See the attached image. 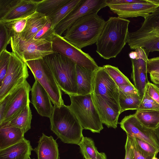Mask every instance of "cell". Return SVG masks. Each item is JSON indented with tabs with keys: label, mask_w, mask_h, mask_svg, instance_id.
<instances>
[{
	"label": "cell",
	"mask_w": 159,
	"mask_h": 159,
	"mask_svg": "<svg viewBox=\"0 0 159 159\" xmlns=\"http://www.w3.org/2000/svg\"><path fill=\"white\" fill-rule=\"evenodd\" d=\"M95 71L88 70L76 65L77 95L91 93Z\"/></svg>",
	"instance_id": "obj_22"
},
{
	"label": "cell",
	"mask_w": 159,
	"mask_h": 159,
	"mask_svg": "<svg viewBox=\"0 0 159 159\" xmlns=\"http://www.w3.org/2000/svg\"><path fill=\"white\" fill-rule=\"evenodd\" d=\"M146 0H106L107 6L136 3H145Z\"/></svg>",
	"instance_id": "obj_43"
},
{
	"label": "cell",
	"mask_w": 159,
	"mask_h": 159,
	"mask_svg": "<svg viewBox=\"0 0 159 159\" xmlns=\"http://www.w3.org/2000/svg\"><path fill=\"white\" fill-rule=\"evenodd\" d=\"M49 119L51 130L63 142L78 144L83 129L68 106L54 105Z\"/></svg>",
	"instance_id": "obj_3"
},
{
	"label": "cell",
	"mask_w": 159,
	"mask_h": 159,
	"mask_svg": "<svg viewBox=\"0 0 159 159\" xmlns=\"http://www.w3.org/2000/svg\"><path fill=\"white\" fill-rule=\"evenodd\" d=\"M10 44L12 52L25 63L54 53L51 42L44 39L26 40L20 35H14L10 37Z\"/></svg>",
	"instance_id": "obj_8"
},
{
	"label": "cell",
	"mask_w": 159,
	"mask_h": 159,
	"mask_svg": "<svg viewBox=\"0 0 159 159\" xmlns=\"http://www.w3.org/2000/svg\"><path fill=\"white\" fill-rule=\"evenodd\" d=\"M31 101L38 113L42 116L50 118L53 107L47 92L36 80L31 89Z\"/></svg>",
	"instance_id": "obj_17"
},
{
	"label": "cell",
	"mask_w": 159,
	"mask_h": 159,
	"mask_svg": "<svg viewBox=\"0 0 159 159\" xmlns=\"http://www.w3.org/2000/svg\"><path fill=\"white\" fill-rule=\"evenodd\" d=\"M147 73L159 74V57L148 59L147 65Z\"/></svg>",
	"instance_id": "obj_40"
},
{
	"label": "cell",
	"mask_w": 159,
	"mask_h": 159,
	"mask_svg": "<svg viewBox=\"0 0 159 159\" xmlns=\"http://www.w3.org/2000/svg\"><path fill=\"white\" fill-rule=\"evenodd\" d=\"M146 90L148 94L159 104V92L154 84L149 82L147 85Z\"/></svg>",
	"instance_id": "obj_41"
},
{
	"label": "cell",
	"mask_w": 159,
	"mask_h": 159,
	"mask_svg": "<svg viewBox=\"0 0 159 159\" xmlns=\"http://www.w3.org/2000/svg\"><path fill=\"white\" fill-rule=\"evenodd\" d=\"M119 92V104L120 114L125 111L138 109L142 100L139 95H127Z\"/></svg>",
	"instance_id": "obj_30"
},
{
	"label": "cell",
	"mask_w": 159,
	"mask_h": 159,
	"mask_svg": "<svg viewBox=\"0 0 159 159\" xmlns=\"http://www.w3.org/2000/svg\"><path fill=\"white\" fill-rule=\"evenodd\" d=\"M58 145L52 136H48L43 133L37 146L33 150L37 154V159H59Z\"/></svg>",
	"instance_id": "obj_19"
},
{
	"label": "cell",
	"mask_w": 159,
	"mask_h": 159,
	"mask_svg": "<svg viewBox=\"0 0 159 159\" xmlns=\"http://www.w3.org/2000/svg\"><path fill=\"white\" fill-rule=\"evenodd\" d=\"M119 124L127 135L148 143L157 149L159 152V143L152 130L142 124L134 114L125 116Z\"/></svg>",
	"instance_id": "obj_15"
},
{
	"label": "cell",
	"mask_w": 159,
	"mask_h": 159,
	"mask_svg": "<svg viewBox=\"0 0 159 159\" xmlns=\"http://www.w3.org/2000/svg\"><path fill=\"white\" fill-rule=\"evenodd\" d=\"M48 19L45 15L36 11L27 18L24 30L20 36L26 40L33 39L45 25Z\"/></svg>",
	"instance_id": "obj_24"
},
{
	"label": "cell",
	"mask_w": 159,
	"mask_h": 159,
	"mask_svg": "<svg viewBox=\"0 0 159 159\" xmlns=\"http://www.w3.org/2000/svg\"><path fill=\"white\" fill-rule=\"evenodd\" d=\"M31 89L26 80L0 101V128L5 126L30 104L29 93Z\"/></svg>",
	"instance_id": "obj_7"
},
{
	"label": "cell",
	"mask_w": 159,
	"mask_h": 159,
	"mask_svg": "<svg viewBox=\"0 0 159 159\" xmlns=\"http://www.w3.org/2000/svg\"><path fill=\"white\" fill-rule=\"evenodd\" d=\"M54 32V29L53 27L50 19L48 17L45 25L36 34L33 39H44L50 41V39Z\"/></svg>",
	"instance_id": "obj_33"
},
{
	"label": "cell",
	"mask_w": 159,
	"mask_h": 159,
	"mask_svg": "<svg viewBox=\"0 0 159 159\" xmlns=\"http://www.w3.org/2000/svg\"><path fill=\"white\" fill-rule=\"evenodd\" d=\"M157 86L159 87V85L156 84Z\"/></svg>",
	"instance_id": "obj_51"
},
{
	"label": "cell",
	"mask_w": 159,
	"mask_h": 159,
	"mask_svg": "<svg viewBox=\"0 0 159 159\" xmlns=\"http://www.w3.org/2000/svg\"><path fill=\"white\" fill-rule=\"evenodd\" d=\"M107 6L106 0H83L73 11L54 29L55 32L61 36L76 21L86 15L98 13Z\"/></svg>",
	"instance_id": "obj_13"
},
{
	"label": "cell",
	"mask_w": 159,
	"mask_h": 159,
	"mask_svg": "<svg viewBox=\"0 0 159 159\" xmlns=\"http://www.w3.org/2000/svg\"><path fill=\"white\" fill-rule=\"evenodd\" d=\"M150 110H159V104L148 94L145 90L142 101L136 111Z\"/></svg>",
	"instance_id": "obj_35"
},
{
	"label": "cell",
	"mask_w": 159,
	"mask_h": 159,
	"mask_svg": "<svg viewBox=\"0 0 159 159\" xmlns=\"http://www.w3.org/2000/svg\"><path fill=\"white\" fill-rule=\"evenodd\" d=\"M140 148L147 153L152 155H157L158 150L153 146L143 140L134 137Z\"/></svg>",
	"instance_id": "obj_39"
},
{
	"label": "cell",
	"mask_w": 159,
	"mask_h": 159,
	"mask_svg": "<svg viewBox=\"0 0 159 159\" xmlns=\"http://www.w3.org/2000/svg\"><path fill=\"white\" fill-rule=\"evenodd\" d=\"M106 21L98 13L84 16L66 31L64 39L80 49L96 43Z\"/></svg>",
	"instance_id": "obj_2"
},
{
	"label": "cell",
	"mask_w": 159,
	"mask_h": 159,
	"mask_svg": "<svg viewBox=\"0 0 159 159\" xmlns=\"http://www.w3.org/2000/svg\"><path fill=\"white\" fill-rule=\"evenodd\" d=\"M154 85L156 88L157 90L159 92V87L158 86H157L156 84H154Z\"/></svg>",
	"instance_id": "obj_49"
},
{
	"label": "cell",
	"mask_w": 159,
	"mask_h": 159,
	"mask_svg": "<svg viewBox=\"0 0 159 159\" xmlns=\"http://www.w3.org/2000/svg\"><path fill=\"white\" fill-rule=\"evenodd\" d=\"M26 63L35 80H37L47 92L53 104L58 106L64 105L61 90L51 70L42 59L29 61Z\"/></svg>",
	"instance_id": "obj_9"
},
{
	"label": "cell",
	"mask_w": 159,
	"mask_h": 159,
	"mask_svg": "<svg viewBox=\"0 0 159 159\" xmlns=\"http://www.w3.org/2000/svg\"><path fill=\"white\" fill-rule=\"evenodd\" d=\"M118 87L119 91L123 94L139 95L137 90L133 84L120 86Z\"/></svg>",
	"instance_id": "obj_42"
},
{
	"label": "cell",
	"mask_w": 159,
	"mask_h": 159,
	"mask_svg": "<svg viewBox=\"0 0 159 159\" xmlns=\"http://www.w3.org/2000/svg\"><path fill=\"white\" fill-rule=\"evenodd\" d=\"M78 145L85 159H107L106 154L98 152L93 140L89 138L83 136Z\"/></svg>",
	"instance_id": "obj_27"
},
{
	"label": "cell",
	"mask_w": 159,
	"mask_h": 159,
	"mask_svg": "<svg viewBox=\"0 0 159 159\" xmlns=\"http://www.w3.org/2000/svg\"><path fill=\"white\" fill-rule=\"evenodd\" d=\"M136 3L108 5L110 10L118 17L125 18L141 16L144 18L153 12L159 6L147 1Z\"/></svg>",
	"instance_id": "obj_16"
},
{
	"label": "cell",
	"mask_w": 159,
	"mask_h": 159,
	"mask_svg": "<svg viewBox=\"0 0 159 159\" xmlns=\"http://www.w3.org/2000/svg\"><path fill=\"white\" fill-rule=\"evenodd\" d=\"M127 43L132 50L141 47L159 52V7L144 18L139 29L129 32Z\"/></svg>",
	"instance_id": "obj_5"
},
{
	"label": "cell",
	"mask_w": 159,
	"mask_h": 159,
	"mask_svg": "<svg viewBox=\"0 0 159 159\" xmlns=\"http://www.w3.org/2000/svg\"><path fill=\"white\" fill-rule=\"evenodd\" d=\"M137 54L136 58L130 59L132 63L131 78L134 86L142 99L147 84L149 82L148 79L147 65L149 52L141 47L136 48Z\"/></svg>",
	"instance_id": "obj_14"
},
{
	"label": "cell",
	"mask_w": 159,
	"mask_h": 159,
	"mask_svg": "<svg viewBox=\"0 0 159 159\" xmlns=\"http://www.w3.org/2000/svg\"><path fill=\"white\" fill-rule=\"evenodd\" d=\"M50 41L54 53L66 57L77 65L88 70L95 71L98 68L95 61L88 53L71 43L62 36L54 32Z\"/></svg>",
	"instance_id": "obj_10"
},
{
	"label": "cell",
	"mask_w": 159,
	"mask_h": 159,
	"mask_svg": "<svg viewBox=\"0 0 159 159\" xmlns=\"http://www.w3.org/2000/svg\"><path fill=\"white\" fill-rule=\"evenodd\" d=\"M11 52L6 49L0 53V84L6 75Z\"/></svg>",
	"instance_id": "obj_36"
},
{
	"label": "cell",
	"mask_w": 159,
	"mask_h": 159,
	"mask_svg": "<svg viewBox=\"0 0 159 159\" xmlns=\"http://www.w3.org/2000/svg\"><path fill=\"white\" fill-rule=\"evenodd\" d=\"M152 130L159 143V126L156 129Z\"/></svg>",
	"instance_id": "obj_46"
},
{
	"label": "cell",
	"mask_w": 159,
	"mask_h": 159,
	"mask_svg": "<svg viewBox=\"0 0 159 159\" xmlns=\"http://www.w3.org/2000/svg\"><path fill=\"white\" fill-rule=\"evenodd\" d=\"M70 0H42L39 1L36 11L49 17Z\"/></svg>",
	"instance_id": "obj_29"
},
{
	"label": "cell",
	"mask_w": 159,
	"mask_h": 159,
	"mask_svg": "<svg viewBox=\"0 0 159 159\" xmlns=\"http://www.w3.org/2000/svg\"><path fill=\"white\" fill-rule=\"evenodd\" d=\"M42 59L51 70L61 90L69 95H77L76 64L68 58L56 53Z\"/></svg>",
	"instance_id": "obj_4"
},
{
	"label": "cell",
	"mask_w": 159,
	"mask_h": 159,
	"mask_svg": "<svg viewBox=\"0 0 159 159\" xmlns=\"http://www.w3.org/2000/svg\"><path fill=\"white\" fill-rule=\"evenodd\" d=\"M34 149L25 138L20 142L0 150V159H30Z\"/></svg>",
	"instance_id": "obj_20"
},
{
	"label": "cell",
	"mask_w": 159,
	"mask_h": 159,
	"mask_svg": "<svg viewBox=\"0 0 159 159\" xmlns=\"http://www.w3.org/2000/svg\"><path fill=\"white\" fill-rule=\"evenodd\" d=\"M19 0H0V19L2 18L19 2Z\"/></svg>",
	"instance_id": "obj_38"
},
{
	"label": "cell",
	"mask_w": 159,
	"mask_h": 159,
	"mask_svg": "<svg viewBox=\"0 0 159 159\" xmlns=\"http://www.w3.org/2000/svg\"><path fill=\"white\" fill-rule=\"evenodd\" d=\"M129 56L130 59H134L136 58L137 54L135 51H132L129 53Z\"/></svg>",
	"instance_id": "obj_47"
},
{
	"label": "cell",
	"mask_w": 159,
	"mask_h": 159,
	"mask_svg": "<svg viewBox=\"0 0 159 159\" xmlns=\"http://www.w3.org/2000/svg\"><path fill=\"white\" fill-rule=\"evenodd\" d=\"M133 152V159H152L155 155L148 154L143 151L139 146L134 138L127 135Z\"/></svg>",
	"instance_id": "obj_34"
},
{
	"label": "cell",
	"mask_w": 159,
	"mask_h": 159,
	"mask_svg": "<svg viewBox=\"0 0 159 159\" xmlns=\"http://www.w3.org/2000/svg\"><path fill=\"white\" fill-rule=\"evenodd\" d=\"M157 155H155L152 158V159H158L156 157V156Z\"/></svg>",
	"instance_id": "obj_50"
},
{
	"label": "cell",
	"mask_w": 159,
	"mask_h": 159,
	"mask_svg": "<svg viewBox=\"0 0 159 159\" xmlns=\"http://www.w3.org/2000/svg\"><path fill=\"white\" fill-rule=\"evenodd\" d=\"M134 114L138 120L147 128L153 130L159 126V110L136 111Z\"/></svg>",
	"instance_id": "obj_26"
},
{
	"label": "cell",
	"mask_w": 159,
	"mask_h": 159,
	"mask_svg": "<svg viewBox=\"0 0 159 159\" xmlns=\"http://www.w3.org/2000/svg\"><path fill=\"white\" fill-rule=\"evenodd\" d=\"M150 77L151 81L155 84L159 85V74L152 73L150 74Z\"/></svg>",
	"instance_id": "obj_45"
},
{
	"label": "cell",
	"mask_w": 159,
	"mask_h": 159,
	"mask_svg": "<svg viewBox=\"0 0 159 159\" xmlns=\"http://www.w3.org/2000/svg\"><path fill=\"white\" fill-rule=\"evenodd\" d=\"M125 156L124 159H133V152L128 138L127 137L125 145Z\"/></svg>",
	"instance_id": "obj_44"
},
{
	"label": "cell",
	"mask_w": 159,
	"mask_h": 159,
	"mask_svg": "<svg viewBox=\"0 0 159 159\" xmlns=\"http://www.w3.org/2000/svg\"><path fill=\"white\" fill-rule=\"evenodd\" d=\"M29 76L25 62L11 52L6 75L0 84V101Z\"/></svg>",
	"instance_id": "obj_12"
},
{
	"label": "cell",
	"mask_w": 159,
	"mask_h": 159,
	"mask_svg": "<svg viewBox=\"0 0 159 159\" xmlns=\"http://www.w3.org/2000/svg\"><path fill=\"white\" fill-rule=\"evenodd\" d=\"M129 20L119 17H111L106 21L96 43V52L106 60L116 58L126 43L129 33Z\"/></svg>",
	"instance_id": "obj_1"
},
{
	"label": "cell",
	"mask_w": 159,
	"mask_h": 159,
	"mask_svg": "<svg viewBox=\"0 0 159 159\" xmlns=\"http://www.w3.org/2000/svg\"><path fill=\"white\" fill-rule=\"evenodd\" d=\"M29 16L0 22L3 23L7 28L10 38L14 35L21 36L24 30Z\"/></svg>",
	"instance_id": "obj_31"
},
{
	"label": "cell",
	"mask_w": 159,
	"mask_h": 159,
	"mask_svg": "<svg viewBox=\"0 0 159 159\" xmlns=\"http://www.w3.org/2000/svg\"><path fill=\"white\" fill-rule=\"evenodd\" d=\"M10 43V38L7 30L4 24L0 22V53L7 49V45Z\"/></svg>",
	"instance_id": "obj_37"
},
{
	"label": "cell",
	"mask_w": 159,
	"mask_h": 159,
	"mask_svg": "<svg viewBox=\"0 0 159 159\" xmlns=\"http://www.w3.org/2000/svg\"><path fill=\"white\" fill-rule=\"evenodd\" d=\"M83 0H70L61 7L54 14L48 17L50 19L53 28L57 25L73 11Z\"/></svg>",
	"instance_id": "obj_28"
},
{
	"label": "cell",
	"mask_w": 159,
	"mask_h": 159,
	"mask_svg": "<svg viewBox=\"0 0 159 159\" xmlns=\"http://www.w3.org/2000/svg\"><path fill=\"white\" fill-rule=\"evenodd\" d=\"M32 116L30 104H29L3 127L12 126L21 129L25 133L31 129Z\"/></svg>",
	"instance_id": "obj_25"
},
{
	"label": "cell",
	"mask_w": 159,
	"mask_h": 159,
	"mask_svg": "<svg viewBox=\"0 0 159 159\" xmlns=\"http://www.w3.org/2000/svg\"><path fill=\"white\" fill-rule=\"evenodd\" d=\"M30 159H31V158H30Z\"/></svg>",
	"instance_id": "obj_52"
},
{
	"label": "cell",
	"mask_w": 159,
	"mask_h": 159,
	"mask_svg": "<svg viewBox=\"0 0 159 159\" xmlns=\"http://www.w3.org/2000/svg\"><path fill=\"white\" fill-rule=\"evenodd\" d=\"M24 132L20 129L5 126L0 128V150L14 145L24 138Z\"/></svg>",
	"instance_id": "obj_23"
},
{
	"label": "cell",
	"mask_w": 159,
	"mask_h": 159,
	"mask_svg": "<svg viewBox=\"0 0 159 159\" xmlns=\"http://www.w3.org/2000/svg\"><path fill=\"white\" fill-rule=\"evenodd\" d=\"M91 93L100 96L120 113L118 86L103 66L95 71Z\"/></svg>",
	"instance_id": "obj_11"
},
{
	"label": "cell",
	"mask_w": 159,
	"mask_h": 159,
	"mask_svg": "<svg viewBox=\"0 0 159 159\" xmlns=\"http://www.w3.org/2000/svg\"><path fill=\"white\" fill-rule=\"evenodd\" d=\"M71 104L68 107L83 129L99 133L103 129L102 123L94 104L91 94L69 95Z\"/></svg>",
	"instance_id": "obj_6"
},
{
	"label": "cell",
	"mask_w": 159,
	"mask_h": 159,
	"mask_svg": "<svg viewBox=\"0 0 159 159\" xmlns=\"http://www.w3.org/2000/svg\"><path fill=\"white\" fill-rule=\"evenodd\" d=\"M103 67L118 87L132 84L118 67L109 65H105Z\"/></svg>",
	"instance_id": "obj_32"
},
{
	"label": "cell",
	"mask_w": 159,
	"mask_h": 159,
	"mask_svg": "<svg viewBox=\"0 0 159 159\" xmlns=\"http://www.w3.org/2000/svg\"><path fill=\"white\" fill-rule=\"evenodd\" d=\"M91 94L102 123L108 128H116L120 113L100 96L92 93Z\"/></svg>",
	"instance_id": "obj_18"
},
{
	"label": "cell",
	"mask_w": 159,
	"mask_h": 159,
	"mask_svg": "<svg viewBox=\"0 0 159 159\" xmlns=\"http://www.w3.org/2000/svg\"><path fill=\"white\" fill-rule=\"evenodd\" d=\"M39 1L19 0L18 3L0 21H5L27 17L36 11Z\"/></svg>",
	"instance_id": "obj_21"
},
{
	"label": "cell",
	"mask_w": 159,
	"mask_h": 159,
	"mask_svg": "<svg viewBox=\"0 0 159 159\" xmlns=\"http://www.w3.org/2000/svg\"><path fill=\"white\" fill-rule=\"evenodd\" d=\"M148 2L159 7V0H146Z\"/></svg>",
	"instance_id": "obj_48"
}]
</instances>
